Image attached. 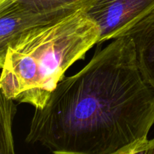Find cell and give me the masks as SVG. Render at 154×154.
<instances>
[{
  "label": "cell",
  "mask_w": 154,
  "mask_h": 154,
  "mask_svg": "<svg viewBox=\"0 0 154 154\" xmlns=\"http://www.w3.org/2000/svg\"><path fill=\"white\" fill-rule=\"evenodd\" d=\"M99 35L96 23L81 9L20 35L0 56L1 93L41 109L68 69L98 45Z\"/></svg>",
  "instance_id": "obj_2"
},
{
  "label": "cell",
  "mask_w": 154,
  "mask_h": 154,
  "mask_svg": "<svg viewBox=\"0 0 154 154\" xmlns=\"http://www.w3.org/2000/svg\"><path fill=\"white\" fill-rule=\"evenodd\" d=\"M153 124L154 88L123 35L60 81L35 111L26 141L54 154H114L147 138Z\"/></svg>",
  "instance_id": "obj_1"
},
{
  "label": "cell",
  "mask_w": 154,
  "mask_h": 154,
  "mask_svg": "<svg viewBox=\"0 0 154 154\" xmlns=\"http://www.w3.org/2000/svg\"><path fill=\"white\" fill-rule=\"evenodd\" d=\"M124 35L133 42L140 71L154 88V9Z\"/></svg>",
  "instance_id": "obj_5"
},
{
  "label": "cell",
  "mask_w": 154,
  "mask_h": 154,
  "mask_svg": "<svg viewBox=\"0 0 154 154\" xmlns=\"http://www.w3.org/2000/svg\"><path fill=\"white\" fill-rule=\"evenodd\" d=\"M14 102L0 93V154H15L12 123L17 108Z\"/></svg>",
  "instance_id": "obj_7"
},
{
  "label": "cell",
  "mask_w": 154,
  "mask_h": 154,
  "mask_svg": "<svg viewBox=\"0 0 154 154\" xmlns=\"http://www.w3.org/2000/svg\"><path fill=\"white\" fill-rule=\"evenodd\" d=\"M114 154H154V138L141 140Z\"/></svg>",
  "instance_id": "obj_8"
},
{
  "label": "cell",
  "mask_w": 154,
  "mask_h": 154,
  "mask_svg": "<svg viewBox=\"0 0 154 154\" xmlns=\"http://www.w3.org/2000/svg\"><path fill=\"white\" fill-rule=\"evenodd\" d=\"M154 9V0H85L81 10L100 31L98 44L123 36Z\"/></svg>",
  "instance_id": "obj_3"
},
{
  "label": "cell",
  "mask_w": 154,
  "mask_h": 154,
  "mask_svg": "<svg viewBox=\"0 0 154 154\" xmlns=\"http://www.w3.org/2000/svg\"><path fill=\"white\" fill-rule=\"evenodd\" d=\"M78 10L67 9L51 13H32L0 7V56L20 35L35 28L58 22Z\"/></svg>",
  "instance_id": "obj_4"
},
{
  "label": "cell",
  "mask_w": 154,
  "mask_h": 154,
  "mask_svg": "<svg viewBox=\"0 0 154 154\" xmlns=\"http://www.w3.org/2000/svg\"><path fill=\"white\" fill-rule=\"evenodd\" d=\"M85 0H0V7L20 11L51 13L67 9H80Z\"/></svg>",
  "instance_id": "obj_6"
}]
</instances>
